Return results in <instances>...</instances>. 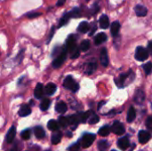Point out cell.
<instances>
[{
    "instance_id": "f1b7e54d",
    "label": "cell",
    "mask_w": 152,
    "mask_h": 151,
    "mask_svg": "<svg viewBox=\"0 0 152 151\" xmlns=\"http://www.w3.org/2000/svg\"><path fill=\"white\" fill-rule=\"evenodd\" d=\"M50 104H51L50 100H48V99H44V100L42 101L41 104H40V109H41V110H43V111L47 110L48 108L50 107Z\"/></svg>"
},
{
    "instance_id": "8992f818",
    "label": "cell",
    "mask_w": 152,
    "mask_h": 151,
    "mask_svg": "<svg viewBox=\"0 0 152 151\" xmlns=\"http://www.w3.org/2000/svg\"><path fill=\"white\" fill-rule=\"evenodd\" d=\"M111 130L114 133H116L117 135H121L124 134L126 132V129L123 125V124H121L119 121H115L112 125Z\"/></svg>"
},
{
    "instance_id": "e575fe53",
    "label": "cell",
    "mask_w": 152,
    "mask_h": 151,
    "mask_svg": "<svg viewBox=\"0 0 152 151\" xmlns=\"http://www.w3.org/2000/svg\"><path fill=\"white\" fill-rule=\"evenodd\" d=\"M99 120H100L99 117H98L97 115H95V114H93V115L90 117L88 123H89L90 125H95V124H97V123L99 122Z\"/></svg>"
},
{
    "instance_id": "f907efd6",
    "label": "cell",
    "mask_w": 152,
    "mask_h": 151,
    "mask_svg": "<svg viewBox=\"0 0 152 151\" xmlns=\"http://www.w3.org/2000/svg\"><path fill=\"white\" fill-rule=\"evenodd\" d=\"M112 151H116V150H112Z\"/></svg>"
},
{
    "instance_id": "ac0fdd59",
    "label": "cell",
    "mask_w": 152,
    "mask_h": 151,
    "mask_svg": "<svg viewBox=\"0 0 152 151\" xmlns=\"http://www.w3.org/2000/svg\"><path fill=\"white\" fill-rule=\"evenodd\" d=\"M107 40V36L105 33H99L95 37H94V44L96 45L104 43Z\"/></svg>"
},
{
    "instance_id": "7a4b0ae2",
    "label": "cell",
    "mask_w": 152,
    "mask_h": 151,
    "mask_svg": "<svg viewBox=\"0 0 152 151\" xmlns=\"http://www.w3.org/2000/svg\"><path fill=\"white\" fill-rule=\"evenodd\" d=\"M94 140H95V135H94V134H92V133H86V134L82 137L80 144H81L82 148L87 149V148H89V147L93 144V142H94Z\"/></svg>"
},
{
    "instance_id": "603a6c76",
    "label": "cell",
    "mask_w": 152,
    "mask_h": 151,
    "mask_svg": "<svg viewBox=\"0 0 152 151\" xmlns=\"http://www.w3.org/2000/svg\"><path fill=\"white\" fill-rule=\"evenodd\" d=\"M90 28V26L88 24V22L86 21H82L80 22V24L78 25V28H77V30L81 33H86L89 30Z\"/></svg>"
},
{
    "instance_id": "4316f807",
    "label": "cell",
    "mask_w": 152,
    "mask_h": 151,
    "mask_svg": "<svg viewBox=\"0 0 152 151\" xmlns=\"http://www.w3.org/2000/svg\"><path fill=\"white\" fill-rule=\"evenodd\" d=\"M68 118H69V125H77L80 122L78 115H72V116H69Z\"/></svg>"
},
{
    "instance_id": "c3c4849f",
    "label": "cell",
    "mask_w": 152,
    "mask_h": 151,
    "mask_svg": "<svg viewBox=\"0 0 152 151\" xmlns=\"http://www.w3.org/2000/svg\"><path fill=\"white\" fill-rule=\"evenodd\" d=\"M11 151H18L17 150V147H16V146H15V147H13V148L11 150Z\"/></svg>"
},
{
    "instance_id": "e0dca14e",
    "label": "cell",
    "mask_w": 152,
    "mask_h": 151,
    "mask_svg": "<svg viewBox=\"0 0 152 151\" xmlns=\"http://www.w3.org/2000/svg\"><path fill=\"white\" fill-rule=\"evenodd\" d=\"M56 89H57V87H56L55 84L49 83V84L46 85V86L45 88V93L47 95H53L56 92Z\"/></svg>"
},
{
    "instance_id": "ab89813d",
    "label": "cell",
    "mask_w": 152,
    "mask_h": 151,
    "mask_svg": "<svg viewBox=\"0 0 152 151\" xmlns=\"http://www.w3.org/2000/svg\"><path fill=\"white\" fill-rule=\"evenodd\" d=\"M79 55H80L79 50H78V49H76V50L71 53V58H72V59H77V58H78Z\"/></svg>"
},
{
    "instance_id": "484cf974",
    "label": "cell",
    "mask_w": 152,
    "mask_h": 151,
    "mask_svg": "<svg viewBox=\"0 0 152 151\" xmlns=\"http://www.w3.org/2000/svg\"><path fill=\"white\" fill-rule=\"evenodd\" d=\"M61 137H62L61 133H60V132L54 133L52 135V143L54 144V145L60 143V142H61Z\"/></svg>"
},
{
    "instance_id": "ba28073f",
    "label": "cell",
    "mask_w": 152,
    "mask_h": 151,
    "mask_svg": "<svg viewBox=\"0 0 152 151\" xmlns=\"http://www.w3.org/2000/svg\"><path fill=\"white\" fill-rule=\"evenodd\" d=\"M132 74V71L130 70L129 73H126V74H121L118 77V80H116V84L118 85V87H124L126 85V83L127 81V79L129 78L130 75Z\"/></svg>"
},
{
    "instance_id": "4dcf8cb0",
    "label": "cell",
    "mask_w": 152,
    "mask_h": 151,
    "mask_svg": "<svg viewBox=\"0 0 152 151\" xmlns=\"http://www.w3.org/2000/svg\"><path fill=\"white\" fill-rule=\"evenodd\" d=\"M70 19V17H69V13L67 12V13H65L63 16H62V18L60 20V22H59V27H62L63 25H66L67 23H68V21H69V20Z\"/></svg>"
},
{
    "instance_id": "d6a6232c",
    "label": "cell",
    "mask_w": 152,
    "mask_h": 151,
    "mask_svg": "<svg viewBox=\"0 0 152 151\" xmlns=\"http://www.w3.org/2000/svg\"><path fill=\"white\" fill-rule=\"evenodd\" d=\"M91 116V111H87L85 113H81L79 114V119L81 123H86V121L89 118V117Z\"/></svg>"
},
{
    "instance_id": "f6af8a7d",
    "label": "cell",
    "mask_w": 152,
    "mask_h": 151,
    "mask_svg": "<svg viewBox=\"0 0 152 151\" xmlns=\"http://www.w3.org/2000/svg\"><path fill=\"white\" fill-rule=\"evenodd\" d=\"M65 2H66V0H58L56 4H57V6H61L65 4Z\"/></svg>"
},
{
    "instance_id": "b9f144b4",
    "label": "cell",
    "mask_w": 152,
    "mask_h": 151,
    "mask_svg": "<svg viewBox=\"0 0 152 151\" xmlns=\"http://www.w3.org/2000/svg\"><path fill=\"white\" fill-rule=\"evenodd\" d=\"M54 32H55V28H54V27H53V28H52V29H51V33H50V34H49V36H48L47 43H49V42L52 40V38H53V36Z\"/></svg>"
},
{
    "instance_id": "9c48e42d",
    "label": "cell",
    "mask_w": 152,
    "mask_h": 151,
    "mask_svg": "<svg viewBox=\"0 0 152 151\" xmlns=\"http://www.w3.org/2000/svg\"><path fill=\"white\" fill-rule=\"evenodd\" d=\"M134 100V101H135L137 104H142V103H143V101H144V100H145V93H144V92H143L142 89H137V90L135 91Z\"/></svg>"
},
{
    "instance_id": "836d02e7",
    "label": "cell",
    "mask_w": 152,
    "mask_h": 151,
    "mask_svg": "<svg viewBox=\"0 0 152 151\" xmlns=\"http://www.w3.org/2000/svg\"><path fill=\"white\" fill-rule=\"evenodd\" d=\"M109 148V143L106 141H101L98 144V149L100 151H106Z\"/></svg>"
},
{
    "instance_id": "52a82bcc",
    "label": "cell",
    "mask_w": 152,
    "mask_h": 151,
    "mask_svg": "<svg viewBox=\"0 0 152 151\" xmlns=\"http://www.w3.org/2000/svg\"><path fill=\"white\" fill-rule=\"evenodd\" d=\"M138 138H139L140 143L145 144V143H147V142L150 141V139L151 138V133H150L149 132L142 130V131H140V132H139Z\"/></svg>"
},
{
    "instance_id": "1f68e13d",
    "label": "cell",
    "mask_w": 152,
    "mask_h": 151,
    "mask_svg": "<svg viewBox=\"0 0 152 151\" xmlns=\"http://www.w3.org/2000/svg\"><path fill=\"white\" fill-rule=\"evenodd\" d=\"M89 48H90V42L88 40L82 41V43L80 44V50L83 52H86V51H88Z\"/></svg>"
},
{
    "instance_id": "8fae6325",
    "label": "cell",
    "mask_w": 152,
    "mask_h": 151,
    "mask_svg": "<svg viewBox=\"0 0 152 151\" xmlns=\"http://www.w3.org/2000/svg\"><path fill=\"white\" fill-rule=\"evenodd\" d=\"M134 11H135L136 15L139 16V17H144V16H146L147 13H148L147 8H146L144 5H142V4L136 5L135 8H134Z\"/></svg>"
},
{
    "instance_id": "9a60e30c",
    "label": "cell",
    "mask_w": 152,
    "mask_h": 151,
    "mask_svg": "<svg viewBox=\"0 0 152 151\" xmlns=\"http://www.w3.org/2000/svg\"><path fill=\"white\" fill-rule=\"evenodd\" d=\"M99 23H100V27L102 28H107L110 25V20L109 17L106 14H103L101 16V18L99 19Z\"/></svg>"
},
{
    "instance_id": "d590c367",
    "label": "cell",
    "mask_w": 152,
    "mask_h": 151,
    "mask_svg": "<svg viewBox=\"0 0 152 151\" xmlns=\"http://www.w3.org/2000/svg\"><path fill=\"white\" fill-rule=\"evenodd\" d=\"M21 138L23 139V140H25V141H27V140H28L29 138H30V135H31V132H30V130L29 129H26V130H24L22 133H21Z\"/></svg>"
},
{
    "instance_id": "bcb514c9",
    "label": "cell",
    "mask_w": 152,
    "mask_h": 151,
    "mask_svg": "<svg viewBox=\"0 0 152 151\" xmlns=\"http://www.w3.org/2000/svg\"><path fill=\"white\" fill-rule=\"evenodd\" d=\"M95 30H96V26H95V25H94V28L91 29V31H90V33H89V36H93V35H94V33L95 32Z\"/></svg>"
},
{
    "instance_id": "d6986e66",
    "label": "cell",
    "mask_w": 152,
    "mask_h": 151,
    "mask_svg": "<svg viewBox=\"0 0 152 151\" xmlns=\"http://www.w3.org/2000/svg\"><path fill=\"white\" fill-rule=\"evenodd\" d=\"M55 109H56L57 112H59V113H61V114H63V113H65V112L67 111L68 107H67V104H66L65 102L60 101V102L57 103V105H56V107H55Z\"/></svg>"
},
{
    "instance_id": "f35d334b",
    "label": "cell",
    "mask_w": 152,
    "mask_h": 151,
    "mask_svg": "<svg viewBox=\"0 0 152 151\" xmlns=\"http://www.w3.org/2000/svg\"><path fill=\"white\" fill-rule=\"evenodd\" d=\"M40 15H41L40 12H28V13L27 14V16H28V18H35V17H38V16H40Z\"/></svg>"
},
{
    "instance_id": "7dc6e473",
    "label": "cell",
    "mask_w": 152,
    "mask_h": 151,
    "mask_svg": "<svg viewBox=\"0 0 152 151\" xmlns=\"http://www.w3.org/2000/svg\"><path fill=\"white\" fill-rule=\"evenodd\" d=\"M104 104H105V101H102V102H100V103H99V105H98V109H100L102 107V105H104Z\"/></svg>"
},
{
    "instance_id": "74e56055",
    "label": "cell",
    "mask_w": 152,
    "mask_h": 151,
    "mask_svg": "<svg viewBox=\"0 0 152 151\" xmlns=\"http://www.w3.org/2000/svg\"><path fill=\"white\" fill-rule=\"evenodd\" d=\"M146 126L147 128L152 132V117H149L146 120Z\"/></svg>"
},
{
    "instance_id": "30bf717a",
    "label": "cell",
    "mask_w": 152,
    "mask_h": 151,
    "mask_svg": "<svg viewBox=\"0 0 152 151\" xmlns=\"http://www.w3.org/2000/svg\"><path fill=\"white\" fill-rule=\"evenodd\" d=\"M101 58V63L103 67H107L109 65V56H108V52L106 48H102L100 54Z\"/></svg>"
},
{
    "instance_id": "8d00e7d4",
    "label": "cell",
    "mask_w": 152,
    "mask_h": 151,
    "mask_svg": "<svg viewBox=\"0 0 152 151\" xmlns=\"http://www.w3.org/2000/svg\"><path fill=\"white\" fill-rule=\"evenodd\" d=\"M143 69H144V71H145L146 75H150V74H151V71H152L151 62H148V63L144 64V65H143Z\"/></svg>"
},
{
    "instance_id": "ffe728a7",
    "label": "cell",
    "mask_w": 152,
    "mask_h": 151,
    "mask_svg": "<svg viewBox=\"0 0 152 151\" xmlns=\"http://www.w3.org/2000/svg\"><path fill=\"white\" fill-rule=\"evenodd\" d=\"M34 133H35V136H36L37 139H43V138H45V130H44L41 126H37V127H35V129H34Z\"/></svg>"
},
{
    "instance_id": "ee69618b",
    "label": "cell",
    "mask_w": 152,
    "mask_h": 151,
    "mask_svg": "<svg viewBox=\"0 0 152 151\" xmlns=\"http://www.w3.org/2000/svg\"><path fill=\"white\" fill-rule=\"evenodd\" d=\"M148 52H149V53L152 54V41L149 42V44H148Z\"/></svg>"
},
{
    "instance_id": "6da1fadb",
    "label": "cell",
    "mask_w": 152,
    "mask_h": 151,
    "mask_svg": "<svg viewBox=\"0 0 152 151\" xmlns=\"http://www.w3.org/2000/svg\"><path fill=\"white\" fill-rule=\"evenodd\" d=\"M63 85H64V87H65L66 89L70 90V91H72L73 93L77 92L78 89H79L78 84L73 79V77H72L71 76H68V77L64 79V81H63Z\"/></svg>"
},
{
    "instance_id": "60d3db41",
    "label": "cell",
    "mask_w": 152,
    "mask_h": 151,
    "mask_svg": "<svg viewBox=\"0 0 152 151\" xmlns=\"http://www.w3.org/2000/svg\"><path fill=\"white\" fill-rule=\"evenodd\" d=\"M69 151H79V144L78 143H76V144H73L72 146H70V148L69 149Z\"/></svg>"
},
{
    "instance_id": "83f0119b",
    "label": "cell",
    "mask_w": 152,
    "mask_h": 151,
    "mask_svg": "<svg viewBox=\"0 0 152 151\" xmlns=\"http://www.w3.org/2000/svg\"><path fill=\"white\" fill-rule=\"evenodd\" d=\"M110 128L108 125L102 126V127L99 130V132H98V133H99L101 136H103V137L108 136V135L110 134Z\"/></svg>"
},
{
    "instance_id": "d4e9b609",
    "label": "cell",
    "mask_w": 152,
    "mask_h": 151,
    "mask_svg": "<svg viewBox=\"0 0 152 151\" xmlns=\"http://www.w3.org/2000/svg\"><path fill=\"white\" fill-rule=\"evenodd\" d=\"M96 69H97V64H96V62H90V63L87 65V68H86V73L87 75H91V74H93V73L96 70Z\"/></svg>"
},
{
    "instance_id": "f546056e",
    "label": "cell",
    "mask_w": 152,
    "mask_h": 151,
    "mask_svg": "<svg viewBox=\"0 0 152 151\" xmlns=\"http://www.w3.org/2000/svg\"><path fill=\"white\" fill-rule=\"evenodd\" d=\"M59 124L61 127H67L69 125V118L68 117H59Z\"/></svg>"
},
{
    "instance_id": "cb8c5ba5",
    "label": "cell",
    "mask_w": 152,
    "mask_h": 151,
    "mask_svg": "<svg viewBox=\"0 0 152 151\" xmlns=\"http://www.w3.org/2000/svg\"><path fill=\"white\" fill-rule=\"evenodd\" d=\"M59 126H60V124L59 122L57 123L55 120H50L47 124V127L49 130L53 131V132H55L59 129Z\"/></svg>"
},
{
    "instance_id": "44dd1931",
    "label": "cell",
    "mask_w": 152,
    "mask_h": 151,
    "mask_svg": "<svg viewBox=\"0 0 152 151\" xmlns=\"http://www.w3.org/2000/svg\"><path fill=\"white\" fill-rule=\"evenodd\" d=\"M119 28H120V23L118 21H114L111 25V28H110L111 35L113 36H116L119 32Z\"/></svg>"
},
{
    "instance_id": "4fadbf2b",
    "label": "cell",
    "mask_w": 152,
    "mask_h": 151,
    "mask_svg": "<svg viewBox=\"0 0 152 151\" xmlns=\"http://www.w3.org/2000/svg\"><path fill=\"white\" fill-rule=\"evenodd\" d=\"M15 135H16V128H15V126H12V127L9 129V131H8V133H7V134H6V137H5L6 142H7V143L12 142V141L14 140Z\"/></svg>"
},
{
    "instance_id": "277c9868",
    "label": "cell",
    "mask_w": 152,
    "mask_h": 151,
    "mask_svg": "<svg viewBox=\"0 0 152 151\" xmlns=\"http://www.w3.org/2000/svg\"><path fill=\"white\" fill-rule=\"evenodd\" d=\"M67 49L66 50H62V52L55 58V60L53 61V67L54 68V69H56V68H60L61 65H62V63L65 61V60H66V57H67Z\"/></svg>"
},
{
    "instance_id": "7402d4cb",
    "label": "cell",
    "mask_w": 152,
    "mask_h": 151,
    "mask_svg": "<svg viewBox=\"0 0 152 151\" xmlns=\"http://www.w3.org/2000/svg\"><path fill=\"white\" fill-rule=\"evenodd\" d=\"M135 117H136V111L134 107H130L127 113V122L132 123L135 119Z\"/></svg>"
},
{
    "instance_id": "7bdbcfd3",
    "label": "cell",
    "mask_w": 152,
    "mask_h": 151,
    "mask_svg": "<svg viewBox=\"0 0 152 151\" xmlns=\"http://www.w3.org/2000/svg\"><path fill=\"white\" fill-rule=\"evenodd\" d=\"M100 10V7H99V5L97 4H95L94 5V7H93V10H92V12H93V14H95L98 11Z\"/></svg>"
},
{
    "instance_id": "3957f363",
    "label": "cell",
    "mask_w": 152,
    "mask_h": 151,
    "mask_svg": "<svg viewBox=\"0 0 152 151\" xmlns=\"http://www.w3.org/2000/svg\"><path fill=\"white\" fill-rule=\"evenodd\" d=\"M149 57V52L142 46H138L135 50V58L139 61H143Z\"/></svg>"
},
{
    "instance_id": "5bb4252c",
    "label": "cell",
    "mask_w": 152,
    "mask_h": 151,
    "mask_svg": "<svg viewBox=\"0 0 152 151\" xmlns=\"http://www.w3.org/2000/svg\"><path fill=\"white\" fill-rule=\"evenodd\" d=\"M43 94H44V85L42 84L38 83L34 91V95L37 99H41Z\"/></svg>"
},
{
    "instance_id": "7c38bea8",
    "label": "cell",
    "mask_w": 152,
    "mask_h": 151,
    "mask_svg": "<svg viewBox=\"0 0 152 151\" xmlns=\"http://www.w3.org/2000/svg\"><path fill=\"white\" fill-rule=\"evenodd\" d=\"M129 144L130 143H129L128 137H123L118 141V147L122 150H126L129 147Z\"/></svg>"
},
{
    "instance_id": "681fc988",
    "label": "cell",
    "mask_w": 152,
    "mask_h": 151,
    "mask_svg": "<svg viewBox=\"0 0 152 151\" xmlns=\"http://www.w3.org/2000/svg\"><path fill=\"white\" fill-rule=\"evenodd\" d=\"M86 1H90V0H86Z\"/></svg>"
},
{
    "instance_id": "2e32d148",
    "label": "cell",
    "mask_w": 152,
    "mask_h": 151,
    "mask_svg": "<svg viewBox=\"0 0 152 151\" xmlns=\"http://www.w3.org/2000/svg\"><path fill=\"white\" fill-rule=\"evenodd\" d=\"M30 113H31V109H30L29 106L27 105V104L22 105V106L20 107V110H19V115H20V117H27V116H28Z\"/></svg>"
},
{
    "instance_id": "5b68a950",
    "label": "cell",
    "mask_w": 152,
    "mask_h": 151,
    "mask_svg": "<svg viewBox=\"0 0 152 151\" xmlns=\"http://www.w3.org/2000/svg\"><path fill=\"white\" fill-rule=\"evenodd\" d=\"M66 49H67L68 52H69L71 53L77 49L75 36H73V35L69 36V37H68V39L66 41Z\"/></svg>"
}]
</instances>
